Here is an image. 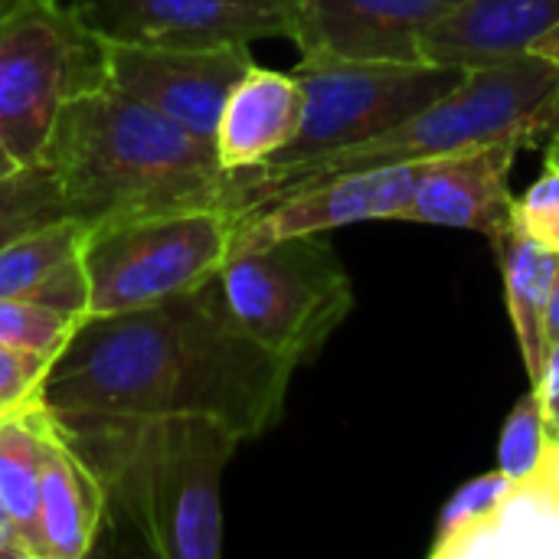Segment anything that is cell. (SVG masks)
<instances>
[{"instance_id":"277c9868","label":"cell","mask_w":559,"mask_h":559,"mask_svg":"<svg viewBox=\"0 0 559 559\" xmlns=\"http://www.w3.org/2000/svg\"><path fill=\"white\" fill-rule=\"evenodd\" d=\"M559 128V66L544 56H521L501 66L465 69L462 82L416 111L409 121L367 141L292 167H252L236 174V219L265 203L341 174L423 164L472 144L521 141L534 147Z\"/></svg>"},{"instance_id":"9a60e30c","label":"cell","mask_w":559,"mask_h":559,"mask_svg":"<svg viewBox=\"0 0 559 559\" xmlns=\"http://www.w3.org/2000/svg\"><path fill=\"white\" fill-rule=\"evenodd\" d=\"M305 95L295 72L252 62L233 85L213 134L223 170L239 174L278 157L298 134Z\"/></svg>"},{"instance_id":"cb8c5ba5","label":"cell","mask_w":559,"mask_h":559,"mask_svg":"<svg viewBox=\"0 0 559 559\" xmlns=\"http://www.w3.org/2000/svg\"><path fill=\"white\" fill-rule=\"evenodd\" d=\"M75 324H79L75 318L59 314L52 308L20 301V298H0V344L3 347L56 357L72 337Z\"/></svg>"},{"instance_id":"7a4b0ae2","label":"cell","mask_w":559,"mask_h":559,"mask_svg":"<svg viewBox=\"0 0 559 559\" xmlns=\"http://www.w3.org/2000/svg\"><path fill=\"white\" fill-rule=\"evenodd\" d=\"M43 160L88 229L180 210L236 216V174L216 144L105 82L62 108Z\"/></svg>"},{"instance_id":"ac0fdd59","label":"cell","mask_w":559,"mask_h":559,"mask_svg":"<svg viewBox=\"0 0 559 559\" xmlns=\"http://www.w3.org/2000/svg\"><path fill=\"white\" fill-rule=\"evenodd\" d=\"M478 557L559 559V485L547 468V459L531 478L511 485L491 521L462 554V559Z\"/></svg>"},{"instance_id":"83f0119b","label":"cell","mask_w":559,"mask_h":559,"mask_svg":"<svg viewBox=\"0 0 559 559\" xmlns=\"http://www.w3.org/2000/svg\"><path fill=\"white\" fill-rule=\"evenodd\" d=\"M0 559H33L29 544L23 540V534L16 531L3 504H0Z\"/></svg>"},{"instance_id":"603a6c76","label":"cell","mask_w":559,"mask_h":559,"mask_svg":"<svg viewBox=\"0 0 559 559\" xmlns=\"http://www.w3.org/2000/svg\"><path fill=\"white\" fill-rule=\"evenodd\" d=\"M550 445L554 442L540 413V400L531 390L527 396L514 403L511 416L504 419V429L498 439V472H504L511 481H524L544 465Z\"/></svg>"},{"instance_id":"484cf974","label":"cell","mask_w":559,"mask_h":559,"mask_svg":"<svg viewBox=\"0 0 559 559\" xmlns=\"http://www.w3.org/2000/svg\"><path fill=\"white\" fill-rule=\"evenodd\" d=\"M56 357L0 344V416L39 403L43 380Z\"/></svg>"},{"instance_id":"7402d4cb","label":"cell","mask_w":559,"mask_h":559,"mask_svg":"<svg viewBox=\"0 0 559 559\" xmlns=\"http://www.w3.org/2000/svg\"><path fill=\"white\" fill-rule=\"evenodd\" d=\"M511 478L504 472H488L478 475L472 481H465L442 508L439 514V527H436V540L429 547L432 559H462L465 547L472 544V537L491 521V514L498 511V504L504 501V495L511 491Z\"/></svg>"},{"instance_id":"30bf717a","label":"cell","mask_w":559,"mask_h":559,"mask_svg":"<svg viewBox=\"0 0 559 559\" xmlns=\"http://www.w3.org/2000/svg\"><path fill=\"white\" fill-rule=\"evenodd\" d=\"M301 0H69L79 23L105 43L229 46L292 39Z\"/></svg>"},{"instance_id":"1f68e13d","label":"cell","mask_w":559,"mask_h":559,"mask_svg":"<svg viewBox=\"0 0 559 559\" xmlns=\"http://www.w3.org/2000/svg\"><path fill=\"white\" fill-rule=\"evenodd\" d=\"M547 141H550V144H547V164H557L559 167V128L547 138Z\"/></svg>"},{"instance_id":"d4e9b609","label":"cell","mask_w":559,"mask_h":559,"mask_svg":"<svg viewBox=\"0 0 559 559\" xmlns=\"http://www.w3.org/2000/svg\"><path fill=\"white\" fill-rule=\"evenodd\" d=\"M511 229L527 236L547 252L559 255V167L547 164L544 174L514 197L511 206Z\"/></svg>"},{"instance_id":"2e32d148","label":"cell","mask_w":559,"mask_h":559,"mask_svg":"<svg viewBox=\"0 0 559 559\" xmlns=\"http://www.w3.org/2000/svg\"><path fill=\"white\" fill-rule=\"evenodd\" d=\"M39 540L43 559H82L92 554L108 514L105 491L85 459L62 436L39 403Z\"/></svg>"},{"instance_id":"d6a6232c","label":"cell","mask_w":559,"mask_h":559,"mask_svg":"<svg viewBox=\"0 0 559 559\" xmlns=\"http://www.w3.org/2000/svg\"><path fill=\"white\" fill-rule=\"evenodd\" d=\"M547 468H550L554 481L559 485V445H550V452H547Z\"/></svg>"},{"instance_id":"f1b7e54d","label":"cell","mask_w":559,"mask_h":559,"mask_svg":"<svg viewBox=\"0 0 559 559\" xmlns=\"http://www.w3.org/2000/svg\"><path fill=\"white\" fill-rule=\"evenodd\" d=\"M559 341V269L557 278H554V288H550V305H547V350L550 344Z\"/></svg>"},{"instance_id":"8992f818","label":"cell","mask_w":559,"mask_h":559,"mask_svg":"<svg viewBox=\"0 0 559 559\" xmlns=\"http://www.w3.org/2000/svg\"><path fill=\"white\" fill-rule=\"evenodd\" d=\"M236 216L180 210L88 229V314H121L203 288L229 259ZM85 314V318H88Z\"/></svg>"},{"instance_id":"d6986e66","label":"cell","mask_w":559,"mask_h":559,"mask_svg":"<svg viewBox=\"0 0 559 559\" xmlns=\"http://www.w3.org/2000/svg\"><path fill=\"white\" fill-rule=\"evenodd\" d=\"M495 252L501 265L508 318L521 347L524 370L534 383L547 360V305L557 278L559 255L540 249L537 242L514 229L501 242H495Z\"/></svg>"},{"instance_id":"e575fe53","label":"cell","mask_w":559,"mask_h":559,"mask_svg":"<svg viewBox=\"0 0 559 559\" xmlns=\"http://www.w3.org/2000/svg\"><path fill=\"white\" fill-rule=\"evenodd\" d=\"M59 3H69V0H59Z\"/></svg>"},{"instance_id":"6da1fadb","label":"cell","mask_w":559,"mask_h":559,"mask_svg":"<svg viewBox=\"0 0 559 559\" xmlns=\"http://www.w3.org/2000/svg\"><path fill=\"white\" fill-rule=\"evenodd\" d=\"M295 370L242 331L216 275L151 308L82 318L39 403L52 413L210 416L249 442L282 419Z\"/></svg>"},{"instance_id":"8fae6325","label":"cell","mask_w":559,"mask_h":559,"mask_svg":"<svg viewBox=\"0 0 559 559\" xmlns=\"http://www.w3.org/2000/svg\"><path fill=\"white\" fill-rule=\"evenodd\" d=\"M423 164H396L380 170L341 174L305 190H292L262 210L236 219L233 249H252L288 236H328L344 226L400 219L406 223L416 177Z\"/></svg>"},{"instance_id":"3957f363","label":"cell","mask_w":559,"mask_h":559,"mask_svg":"<svg viewBox=\"0 0 559 559\" xmlns=\"http://www.w3.org/2000/svg\"><path fill=\"white\" fill-rule=\"evenodd\" d=\"M52 413V409H49ZM95 472L105 508L164 559L223 554V475L239 436L210 416L52 413Z\"/></svg>"},{"instance_id":"836d02e7","label":"cell","mask_w":559,"mask_h":559,"mask_svg":"<svg viewBox=\"0 0 559 559\" xmlns=\"http://www.w3.org/2000/svg\"><path fill=\"white\" fill-rule=\"evenodd\" d=\"M13 3H16V0H0V13H3L7 7H13Z\"/></svg>"},{"instance_id":"9c48e42d","label":"cell","mask_w":559,"mask_h":559,"mask_svg":"<svg viewBox=\"0 0 559 559\" xmlns=\"http://www.w3.org/2000/svg\"><path fill=\"white\" fill-rule=\"evenodd\" d=\"M102 43V82L151 105L200 138L216 134L219 111L255 62L246 43L229 46H154Z\"/></svg>"},{"instance_id":"4fadbf2b","label":"cell","mask_w":559,"mask_h":559,"mask_svg":"<svg viewBox=\"0 0 559 559\" xmlns=\"http://www.w3.org/2000/svg\"><path fill=\"white\" fill-rule=\"evenodd\" d=\"M521 151L524 144L508 138L423 160L406 223L481 233L491 246L501 242L511 233V167Z\"/></svg>"},{"instance_id":"ba28073f","label":"cell","mask_w":559,"mask_h":559,"mask_svg":"<svg viewBox=\"0 0 559 559\" xmlns=\"http://www.w3.org/2000/svg\"><path fill=\"white\" fill-rule=\"evenodd\" d=\"M292 72L305 95L301 128L262 167H292L390 131L452 92L465 75V69L439 62H354L331 56H301Z\"/></svg>"},{"instance_id":"f546056e","label":"cell","mask_w":559,"mask_h":559,"mask_svg":"<svg viewBox=\"0 0 559 559\" xmlns=\"http://www.w3.org/2000/svg\"><path fill=\"white\" fill-rule=\"evenodd\" d=\"M531 52H534V56H544V59H550V62H557L559 66V23L547 33V36H540V39L534 43Z\"/></svg>"},{"instance_id":"4dcf8cb0","label":"cell","mask_w":559,"mask_h":559,"mask_svg":"<svg viewBox=\"0 0 559 559\" xmlns=\"http://www.w3.org/2000/svg\"><path fill=\"white\" fill-rule=\"evenodd\" d=\"M13 167H20V164L13 160V154H10V151H7V144L0 141V177H3V174H10Z\"/></svg>"},{"instance_id":"5bb4252c","label":"cell","mask_w":559,"mask_h":559,"mask_svg":"<svg viewBox=\"0 0 559 559\" xmlns=\"http://www.w3.org/2000/svg\"><path fill=\"white\" fill-rule=\"evenodd\" d=\"M559 23V0H462L426 33V62L481 69L521 59Z\"/></svg>"},{"instance_id":"44dd1931","label":"cell","mask_w":559,"mask_h":559,"mask_svg":"<svg viewBox=\"0 0 559 559\" xmlns=\"http://www.w3.org/2000/svg\"><path fill=\"white\" fill-rule=\"evenodd\" d=\"M69 216L66 190L43 157L0 177V249Z\"/></svg>"},{"instance_id":"7c38bea8","label":"cell","mask_w":559,"mask_h":559,"mask_svg":"<svg viewBox=\"0 0 559 559\" xmlns=\"http://www.w3.org/2000/svg\"><path fill=\"white\" fill-rule=\"evenodd\" d=\"M462 0H301L295 46L301 56L354 62H426V33Z\"/></svg>"},{"instance_id":"ffe728a7","label":"cell","mask_w":559,"mask_h":559,"mask_svg":"<svg viewBox=\"0 0 559 559\" xmlns=\"http://www.w3.org/2000/svg\"><path fill=\"white\" fill-rule=\"evenodd\" d=\"M39 403L0 416V504L29 544L33 559H43L39 540Z\"/></svg>"},{"instance_id":"52a82bcc","label":"cell","mask_w":559,"mask_h":559,"mask_svg":"<svg viewBox=\"0 0 559 559\" xmlns=\"http://www.w3.org/2000/svg\"><path fill=\"white\" fill-rule=\"evenodd\" d=\"M102 85V43L59 0L0 13V141L16 164L39 160L62 108Z\"/></svg>"},{"instance_id":"5b68a950","label":"cell","mask_w":559,"mask_h":559,"mask_svg":"<svg viewBox=\"0 0 559 559\" xmlns=\"http://www.w3.org/2000/svg\"><path fill=\"white\" fill-rule=\"evenodd\" d=\"M219 288L262 347L301 367L354 311V278L328 236H288L229 252Z\"/></svg>"},{"instance_id":"e0dca14e","label":"cell","mask_w":559,"mask_h":559,"mask_svg":"<svg viewBox=\"0 0 559 559\" xmlns=\"http://www.w3.org/2000/svg\"><path fill=\"white\" fill-rule=\"evenodd\" d=\"M88 226L75 216L43 226L0 249V298H20L82 321L88 314L85 278Z\"/></svg>"},{"instance_id":"4316f807","label":"cell","mask_w":559,"mask_h":559,"mask_svg":"<svg viewBox=\"0 0 559 559\" xmlns=\"http://www.w3.org/2000/svg\"><path fill=\"white\" fill-rule=\"evenodd\" d=\"M534 393L540 400V413L550 432V442L559 445V341L550 344L547 360L540 367V377L534 380Z\"/></svg>"}]
</instances>
